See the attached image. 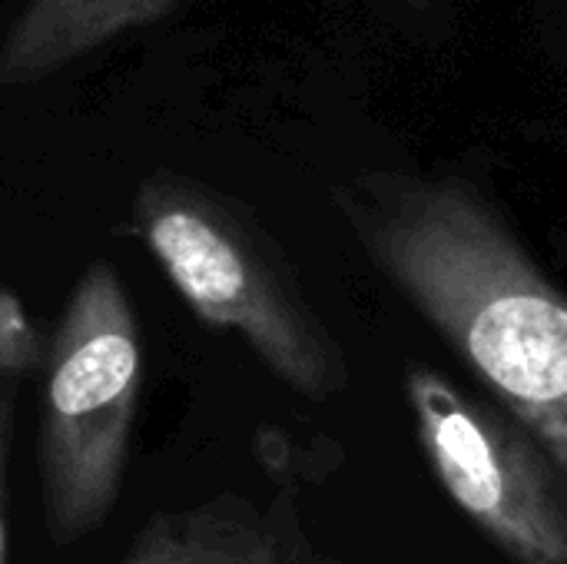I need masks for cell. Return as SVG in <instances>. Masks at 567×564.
<instances>
[{
    "label": "cell",
    "mask_w": 567,
    "mask_h": 564,
    "mask_svg": "<svg viewBox=\"0 0 567 564\" xmlns=\"http://www.w3.org/2000/svg\"><path fill=\"white\" fill-rule=\"evenodd\" d=\"M342 213L495 406L567 469V293L462 186L362 183L342 196Z\"/></svg>",
    "instance_id": "obj_1"
},
{
    "label": "cell",
    "mask_w": 567,
    "mask_h": 564,
    "mask_svg": "<svg viewBox=\"0 0 567 564\" xmlns=\"http://www.w3.org/2000/svg\"><path fill=\"white\" fill-rule=\"evenodd\" d=\"M133 219L159 269L209 329L243 336L259 362L302 396L329 399L349 386L339 342L246 206L193 176L159 170L140 183Z\"/></svg>",
    "instance_id": "obj_2"
},
{
    "label": "cell",
    "mask_w": 567,
    "mask_h": 564,
    "mask_svg": "<svg viewBox=\"0 0 567 564\" xmlns=\"http://www.w3.org/2000/svg\"><path fill=\"white\" fill-rule=\"evenodd\" d=\"M143 346L113 263L73 286L43 366L40 495L53 545L86 539L123 489L140 409Z\"/></svg>",
    "instance_id": "obj_3"
},
{
    "label": "cell",
    "mask_w": 567,
    "mask_h": 564,
    "mask_svg": "<svg viewBox=\"0 0 567 564\" xmlns=\"http://www.w3.org/2000/svg\"><path fill=\"white\" fill-rule=\"evenodd\" d=\"M425 459L512 564H567V469L505 409L429 366L405 369Z\"/></svg>",
    "instance_id": "obj_4"
},
{
    "label": "cell",
    "mask_w": 567,
    "mask_h": 564,
    "mask_svg": "<svg viewBox=\"0 0 567 564\" xmlns=\"http://www.w3.org/2000/svg\"><path fill=\"white\" fill-rule=\"evenodd\" d=\"M123 564H322L289 495L259 509L219 495L193 509L156 512Z\"/></svg>",
    "instance_id": "obj_5"
},
{
    "label": "cell",
    "mask_w": 567,
    "mask_h": 564,
    "mask_svg": "<svg viewBox=\"0 0 567 564\" xmlns=\"http://www.w3.org/2000/svg\"><path fill=\"white\" fill-rule=\"evenodd\" d=\"M179 0H27L0 40V83H33L66 70L113 37L163 20Z\"/></svg>",
    "instance_id": "obj_6"
},
{
    "label": "cell",
    "mask_w": 567,
    "mask_h": 564,
    "mask_svg": "<svg viewBox=\"0 0 567 564\" xmlns=\"http://www.w3.org/2000/svg\"><path fill=\"white\" fill-rule=\"evenodd\" d=\"M47 366V342L27 316L20 296L0 286V376L23 379Z\"/></svg>",
    "instance_id": "obj_7"
},
{
    "label": "cell",
    "mask_w": 567,
    "mask_h": 564,
    "mask_svg": "<svg viewBox=\"0 0 567 564\" xmlns=\"http://www.w3.org/2000/svg\"><path fill=\"white\" fill-rule=\"evenodd\" d=\"M13 412H17V379L0 376V564H7V472L13 445Z\"/></svg>",
    "instance_id": "obj_8"
}]
</instances>
